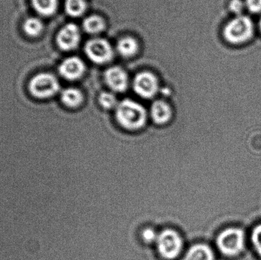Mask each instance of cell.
<instances>
[{"label":"cell","mask_w":261,"mask_h":260,"mask_svg":"<svg viewBox=\"0 0 261 260\" xmlns=\"http://www.w3.org/2000/svg\"><path fill=\"white\" fill-rule=\"evenodd\" d=\"M87 56L96 64L109 62L113 57V49L108 41L101 38L90 40L86 44Z\"/></svg>","instance_id":"8992f818"},{"label":"cell","mask_w":261,"mask_h":260,"mask_svg":"<svg viewBox=\"0 0 261 260\" xmlns=\"http://www.w3.org/2000/svg\"><path fill=\"white\" fill-rule=\"evenodd\" d=\"M24 32L30 37H37L41 33L43 30V23L39 18H29L24 21Z\"/></svg>","instance_id":"ac0fdd59"},{"label":"cell","mask_w":261,"mask_h":260,"mask_svg":"<svg viewBox=\"0 0 261 260\" xmlns=\"http://www.w3.org/2000/svg\"><path fill=\"white\" fill-rule=\"evenodd\" d=\"M244 232L239 228H228L217 238V246L223 254L228 256L239 254L244 247Z\"/></svg>","instance_id":"5b68a950"},{"label":"cell","mask_w":261,"mask_h":260,"mask_svg":"<svg viewBox=\"0 0 261 260\" xmlns=\"http://www.w3.org/2000/svg\"><path fill=\"white\" fill-rule=\"evenodd\" d=\"M254 32L252 21L248 17L239 15L230 21L224 29V37L231 44H242L251 38Z\"/></svg>","instance_id":"7a4b0ae2"},{"label":"cell","mask_w":261,"mask_h":260,"mask_svg":"<svg viewBox=\"0 0 261 260\" xmlns=\"http://www.w3.org/2000/svg\"><path fill=\"white\" fill-rule=\"evenodd\" d=\"M156 246L160 255L164 259H176L182 248V240L179 234L172 229H166L158 235Z\"/></svg>","instance_id":"277c9868"},{"label":"cell","mask_w":261,"mask_h":260,"mask_svg":"<svg viewBox=\"0 0 261 260\" xmlns=\"http://www.w3.org/2000/svg\"><path fill=\"white\" fill-rule=\"evenodd\" d=\"M29 91L32 96L39 99H49L59 91L58 79L50 73L36 75L29 82Z\"/></svg>","instance_id":"3957f363"},{"label":"cell","mask_w":261,"mask_h":260,"mask_svg":"<svg viewBox=\"0 0 261 260\" xmlns=\"http://www.w3.org/2000/svg\"><path fill=\"white\" fill-rule=\"evenodd\" d=\"M245 5L242 0H231L229 4V9L231 12L240 15L241 12L243 11Z\"/></svg>","instance_id":"603a6c76"},{"label":"cell","mask_w":261,"mask_h":260,"mask_svg":"<svg viewBox=\"0 0 261 260\" xmlns=\"http://www.w3.org/2000/svg\"><path fill=\"white\" fill-rule=\"evenodd\" d=\"M61 102L68 108H77L84 100L82 93L76 89L68 88L62 92L61 96Z\"/></svg>","instance_id":"4fadbf2b"},{"label":"cell","mask_w":261,"mask_h":260,"mask_svg":"<svg viewBox=\"0 0 261 260\" xmlns=\"http://www.w3.org/2000/svg\"><path fill=\"white\" fill-rule=\"evenodd\" d=\"M99 102L106 109H111L117 105L116 96L110 93H102L99 96Z\"/></svg>","instance_id":"d6986e66"},{"label":"cell","mask_w":261,"mask_h":260,"mask_svg":"<svg viewBox=\"0 0 261 260\" xmlns=\"http://www.w3.org/2000/svg\"><path fill=\"white\" fill-rule=\"evenodd\" d=\"M116 116L119 125L128 131L142 128L145 125L147 118L145 108L130 99H125L118 105Z\"/></svg>","instance_id":"6da1fadb"},{"label":"cell","mask_w":261,"mask_h":260,"mask_svg":"<svg viewBox=\"0 0 261 260\" xmlns=\"http://www.w3.org/2000/svg\"><path fill=\"white\" fill-rule=\"evenodd\" d=\"M134 90L141 97L151 99L158 90L156 78L154 75L147 72L139 73L134 79Z\"/></svg>","instance_id":"52a82bcc"},{"label":"cell","mask_w":261,"mask_h":260,"mask_svg":"<svg viewBox=\"0 0 261 260\" xmlns=\"http://www.w3.org/2000/svg\"><path fill=\"white\" fill-rule=\"evenodd\" d=\"M85 65L80 58L72 56L63 61L59 67L61 76L68 80H75L82 76Z\"/></svg>","instance_id":"9c48e42d"},{"label":"cell","mask_w":261,"mask_h":260,"mask_svg":"<svg viewBox=\"0 0 261 260\" xmlns=\"http://www.w3.org/2000/svg\"><path fill=\"white\" fill-rule=\"evenodd\" d=\"M33 7L40 15L50 16L58 9V0H32Z\"/></svg>","instance_id":"5bb4252c"},{"label":"cell","mask_w":261,"mask_h":260,"mask_svg":"<svg viewBox=\"0 0 261 260\" xmlns=\"http://www.w3.org/2000/svg\"><path fill=\"white\" fill-rule=\"evenodd\" d=\"M150 114L153 122L158 125L167 123L172 118V110L164 101H155L151 105Z\"/></svg>","instance_id":"8fae6325"},{"label":"cell","mask_w":261,"mask_h":260,"mask_svg":"<svg viewBox=\"0 0 261 260\" xmlns=\"http://www.w3.org/2000/svg\"><path fill=\"white\" fill-rule=\"evenodd\" d=\"M260 31H261V20L260 21Z\"/></svg>","instance_id":"cb8c5ba5"},{"label":"cell","mask_w":261,"mask_h":260,"mask_svg":"<svg viewBox=\"0 0 261 260\" xmlns=\"http://www.w3.org/2000/svg\"><path fill=\"white\" fill-rule=\"evenodd\" d=\"M81 39V33L76 24L73 23L64 26L58 35L57 42L60 48L64 50H71L78 45Z\"/></svg>","instance_id":"ba28073f"},{"label":"cell","mask_w":261,"mask_h":260,"mask_svg":"<svg viewBox=\"0 0 261 260\" xmlns=\"http://www.w3.org/2000/svg\"><path fill=\"white\" fill-rule=\"evenodd\" d=\"M86 8L87 3L85 0H66V12L70 16H80L85 12Z\"/></svg>","instance_id":"e0dca14e"},{"label":"cell","mask_w":261,"mask_h":260,"mask_svg":"<svg viewBox=\"0 0 261 260\" xmlns=\"http://www.w3.org/2000/svg\"><path fill=\"white\" fill-rule=\"evenodd\" d=\"M138 43L130 37L122 38L118 43L117 49L122 56L129 57L138 51Z\"/></svg>","instance_id":"9a60e30c"},{"label":"cell","mask_w":261,"mask_h":260,"mask_svg":"<svg viewBox=\"0 0 261 260\" xmlns=\"http://www.w3.org/2000/svg\"><path fill=\"white\" fill-rule=\"evenodd\" d=\"M252 241L256 250L261 256V224L254 229L252 234Z\"/></svg>","instance_id":"44dd1931"},{"label":"cell","mask_w":261,"mask_h":260,"mask_svg":"<svg viewBox=\"0 0 261 260\" xmlns=\"http://www.w3.org/2000/svg\"><path fill=\"white\" fill-rule=\"evenodd\" d=\"M182 260H214V253L205 244L192 246Z\"/></svg>","instance_id":"7c38bea8"},{"label":"cell","mask_w":261,"mask_h":260,"mask_svg":"<svg viewBox=\"0 0 261 260\" xmlns=\"http://www.w3.org/2000/svg\"><path fill=\"white\" fill-rule=\"evenodd\" d=\"M245 6L253 13L261 12V0H246Z\"/></svg>","instance_id":"7402d4cb"},{"label":"cell","mask_w":261,"mask_h":260,"mask_svg":"<svg viewBox=\"0 0 261 260\" xmlns=\"http://www.w3.org/2000/svg\"><path fill=\"white\" fill-rule=\"evenodd\" d=\"M105 79L107 85L114 91L122 93L128 87V76L120 67H114L107 70Z\"/></svg>","instance_id":"30bf717a"},{"label":"cell","mask_w":261,"mask_h":260,"mask_svg":"<svg viewBox=\"0 0 261 260\" xmlns=\"http://www.w3.org/2000/svg\"><path fill=\"white\" fill-rule=\"evenodd\" d=\"M105 27L103 20L100 17L92 15L84 20V27L86 32L90 34H98L102 32Z\"/></svg>","instance_id":"2e32d148"},{"label":"cell","mask_w":261,"mask_h":260,"mask_svg":"<svg viewBox=\"0 0 261 260\" xmlns=\"http://www.w3.org/2000/svg\"><path fill=\"white\" fill-rule=\"evenodd\" d=\"M141 237H142L143 241H144L146 244H151V243L156 241L158 235H156V232H155V230H153V229L146 228L143 230L142 234H141Z\"/></svg>","instance_id":"ffe728a7"}]
</instances>
